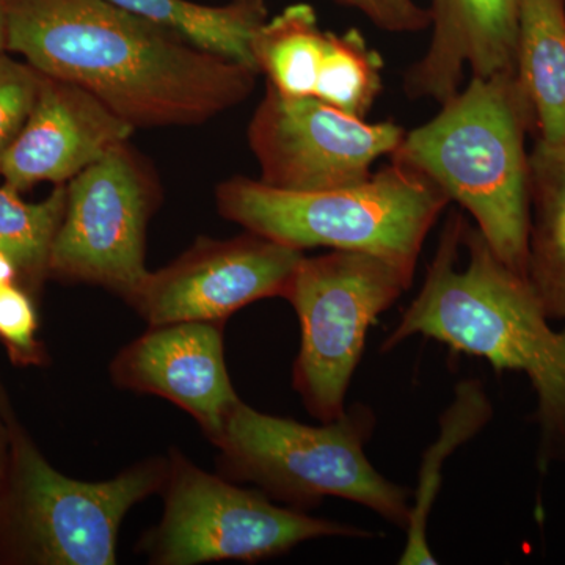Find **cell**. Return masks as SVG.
Wrapping results in <instances>:
<instances>
[{
  "mask_svg": "<svg viewBox=\"0 0 565 565\" xmlns=\"http://www.w3.org/2000/svg\"><path fill=\"white\" fill-rule=\"evenodd\" d=\"M7 51L136 129L202 125L244 103L259 76L110 0H7Z\"/></svg>",
  "mask_w": 565,
  "mask_h": 565,
  "instance_id": "6da1fadb",
  "label": "cell"
},
{
  "mask_svg": "<svg viewBox=\"0 0 565 565\" xmlns=\"http://www.w3.org/2000/svg\"><path fill=\"white\" fill-rule=\"evenodd\" d=\"M415 334L484 359L498 373L525 374L537 397L539 470L564 459L565 326L553 329L526 277L459 212L449 214L422 289L382 351Z\"/></svg>",
  "mask_w": 565,
  "mask_h": 565,
  "instance_id": "7a4b0ae2",
  "label": "cell"
},
{
  "mask_svg": "<svg viewBox=\"0 0 565 565\" xmlns=\"http://www.w3.org/2000/svg\"><path fill=\"white\" fill-rule=\"evenodd\" d=\"M437 115L405 131L392 161L434 181L468 211L494 255L525 277L533 109L514 74L471 76Z\"/></svg>",
  "mask_w": 565,
  "mask_h": 565,
  "instance_id": "3957f363",
  "label": "cell"
},
{
  "mask_svg": "<svg viewBox=\"0 0 565 565\" xmlns=\"http://www.w3.org/2000/svg\"><path fill=\"white\" fill-rule=\"evenodd\" d=\"M215 200L223 218L275 243L367 253L412 274L427 234L451 203L429 178L394 161L370 180L318 192L234 177L218 185Z\"/></svg>",
  "mask_w": 565,
  "mask_h": 565,
  "instance_id": "277c9868",
  "label": "cell"
},
{
  "mask_svg": "<svg viewBox=\"0 0 565 565\" xmlns=\"http://www.w3.org/2000/svg\"><path fill=\"white\" fill-rule=\"evenodd\" d=\"M169 457L134 465L109 481L62 475L11 418L9 473L0 490V556L36 565H114L126 514L162 492Z\"/></svg>",
  "mask_w": 565,
  "mask_h": 565,
  "instance_id": "5b68a950",
  "label": "cell"
},
{
  "mask_svg": "<svg viewBox=\"0 0 565 565\" xmlns=\"http://www.w3.org/2000/svg\"><path fill=\"white\" fill-rule=\"evenodd\" d=\"M374 426L366 407L308 426L262 414L241 401L214 445L230 478L258 484L278 500L307 508L327 497L343 498L405 530L412 511L408 490L379 473L364 452Z\"/></svg>",
  "mask_w": 565,
  "mask_h": 565,
  "instance_id": "8992f818",
  "label": "cell"
},
{
  "mask_svg": "<svg viewBox=\"0 0 565 565\" xmlns=\"http://www.w3.org/2000/svg\"><path fill=\"white\" fill-rule=\"evenodd\" d=\"M414 275L367 253L303 256L281 297L300 322L292 385L308 414L322 423L344 415L367 332L411 288Z\"/></svg>",
  "mask_w": 565,
  "mask_h": 565,
  "instance_id": "52a82bcc",
  "label": "cell"
},
{
  "mask_svg": "<svg viewBox=\"0 0 565 565\" xmlns=\"http://www.w3.org/2000/svg\"><path fill=\"white\" fill-rule=\"evenodd\" d=\"M169 462L161 523L140 545L151 563H255L313 539L371 535L362 527L280 508L266 493L207 473L181 452L172 451Z\"/></svg>",
  "mask_w": 565,
  "mask_h": 565,
  "instance_id": "ba28073f",
  "label": "cell"
},
{
  "mask_svg": "<svg viewBox=\"0 0 565 565\" xmlns=\"http://www.w3.org/2000/svg\"><path fill=\"white\" fill-rule=\"evenodd\" d=\"M159 203L158 182L129 143L107 152L66 182L50 277L103 286L129 302L150 274L145 245Z\"/></svg>",
  "mask_w": 565,
  "mask_h": 565,
  "instance_id": "9c48e42d",
  "label": "cell"
},
{
  "mask_svg": "<svg viewBox=\"0 0 565 565\" xmlns=\"http://www.w3.org/2000/svg\"><path fill=\"white\" fill-rule=\"evenodd\" d=\"M404 136L396 122H370L316 98L281 95L270 84L248 125L258 180L294 192L370 180L374 163L392 158Z\"/></svg>",
  "mask_w": 565,
  "mask_h": 565,
  "instance_id": "30bf717a",
  "label": "cell"
},
{
  "mask_svg": "<svg viewBox=\"0 0 565 565\" xmlns=\"http://www.w3.org/2000/svg\"><path fill=\"white\" fill-rule=\"evenodd\" d=\"M303 252L247 232L202 239L148 274L129 305L150 327L223 322L256 300L281 297Z\"/></svg>",
  "mask_w": 565,
  "mask_h": 565,
  "instance_id": "8fae6325",
  "label": "cell"
},
{
  "mask_svg": "<svg viewBox=\"0 0 565 565\" xmlns=\"http://www.w3.org/2000/svg\"><path fill=\"white\" fill-rule=\"evenodd\" d=\"M115 385L169 399L215 444L241 403L226 370L223 322L152 326L110 364Z\"/></svg>",
  "mask_w": 565,
  "mask_h": 565,
  "instance_id": "7c38bea8",
  "label": "cell"
},
{
  "mask_svg": "<svg viewBox=\"0 0 565 565\" xmlns=\"http://www.w3.org/2000/svg\"><path fill=\"white\" fill-rule=\"evenodd\" d=\"M137 129L90 92L44 76L31 115L3 161V184L25 192L41 182L65 184L128 143Z\"/></svg>",
  "mask_w": 565,
  "mask_h": 565,
  "instance_id": "4fadbf2b",
  "label": "cell"
},
{
  "mask_svg": "<svg viewBox=\"0 0 565 565\" xmlns=\"http://www.w3.org/2000/svg\"><path fill=\"white\" fill-rule=\"evenodd\" d=\"M522 0H433V39L404 74L411 99L448 102L460 90L465 68L471 76L515 73Z\"/></svg>",
  "mask_w": 565,
  "mask_h": 565,
  "instance_id": "5bb4252c",
  "label": "cell"
},
{
  "mask_svg": "<svg viewBox=\"0 0 565 565\" xmlns=\"http://www.w3.org/2000/svg\"><path fill=\"white\" fill-rule=\"evenodd\" d=\"M526 280L546 316L565 321V141L530 152Z\"/></svg>",
  "mask_w": 565,
  "mask_h": 565,
  "instance_id": "9a60e30c",
  "label": "cell"
},
{
  "mask_svg": "<svg viewBox=\"0 0 565 565\" xmlns=\"http://www.w3.org/2000/svg\"><path fill=\"white\" fill-rule=\"evenodd\" d=\"M515 76L545 143L565 141V0H522Z\"/></svg>",
  "mask_w": 565,
  "mask_h": 565,
  "instance_id": "2e32d148",
  "label": "cell"
},
{
  "mask_svg": "<svg viewBox=\"0 0 565 565\" xmlns=\"http://www.w3.org/2000/svg\"><path fill=\"white\" fill-rule=\"evenodd\" d=\"M193 46L256 68L253 41L267 21L266 0H233L210 7L189 0H110ZM259 73V71H258Z\"/></svg>",
  "mask_w": 565,
  "mask_h": 565,
  "instance_id": "e0dca14e",
  "label": "cell"
},
{
  "mask_svg": "<svg viewBox=\"0 0 565 565\" xmlns=\"http://www.w3.org/2000/svg\"><path fill=\"white\" fill-rule=\"evenodd\" d=\"M330 32L308 3H296L264 22L253 41L256 68L281 95L315 98Z\"/></svg>",
  "mask_w": 565,
  "mask_h": 565,
  "instance_id": "ac0fdd59",
  "label": "cell"
},
{
  "mask_svg": "<svg viewBox=\"0 0 565 565\" xmlns=\"http://www.w3.org/2000/svg\"><path fill=\"white\" fill-rule=\"evenodd\" d=\"M492 412V404L479 382H460L456 390L455 403L441 416L440 435L424 456L415 504L412 505L411 519L405 527L407 542L399 564H437L427 542V520L435 498L440 492L441 468L446 457L451 456L460 445L470 440L489 423Z\"/></svg>",
  "mask_w": 565,
  "mask_h": 565,
  "instance_id": "d6986e66",
  "label": "cell"
},
{
  "mask_svg": "<svg viewBox=\"0 0 565 565\" xmlns=\"http://www.w3.org/2000/svg\"><path fill=\"white\" fill-rule=\"evenodd\" d=\"M66 207V182L55 185L47 199L28 203L20 192L0 185V250L20 269L22 288L35 291L50 277L52 244Z\"/></svg>",
  "mask_w": 565,
  "mask_h": 565,
  "instance_id": "ffe728a7",
  "label": "cell"
},
{
  "mask_svg": "<svg viewBox=\"0 0 565 565\" xmlns=\"http://www.w3.org/2000/svg\"><path fill=\"white\" fill-rule=\"evenodd\" d=\"M382 70L381 54L356 29L343 35L330 32L315 98L366 120L382 92Z\"/></svg>",
  "mask_w": 565,
  "mask_h": 565,
  "instance_id": "44dd1931",
  "label": "cell"
},
{
  "mask_svg": "<svg viewBox=\"0 0 565 565\" xmlns=\"http://www.w3.org/2000/svg\"><path fill=\"white\" fill-rule=\"evenodd\" d=\"M43 74L28 62L0 54V173L39 96Z\"/></svg>",
  "mask_w": 565,
  "mask_h": 565,
  "instance_id": "7402d4cb",
  "label": "cell"
},
{
  "mask_svg": "<svg viewBox=\"0 0 565 565\" xmlns=\"http://www.w3.org/2000/svg\"><path fill=\"white\" fill-rule=\"evenodd\" d=\"M0 341L11 362L20 366H36L46 360L32 294L18 282L0 289Z\"/></svg>",
  "mask_w": 565,
  "mask_h": 565,
  "instance_id": "603a6c76",
  "label": "cell"
},
{
  "mask_svg": "<svg viewBox=\"0 0 565 565\" xmlns=\"http://www.w3.org/2000/svg\"><path fill=\"white\" fill-rule=\"evenodd\" d=\"M338 3L362 11L377 28L386 32H419L430 25L429 10L414 0H337Z\"/></svg>",
  "mask_w": 565,
  "mask_h": 565,
  "instance_id": "cb8c5ba5",
  "label": "cell"
},
{
  "mask_svg": "<svg viewBox=\"0 0 565 565\" xmlns=\"http://www.w3.org/2000/svg\"><path fill=\"white\" fill-rule=\"evenodd\" d=\"M11 457V415L0 394V490L9 473Z\"/></svg>",
  "mask_w": 565,
  "mask_h": 565,
  "instance_id": "d4e9b609",
  "label": "cell"
},
{
  "mask_svg": "<svg viewBox=\"0 0 565 565\" xmlns=\"http://www.w3.org/2000/svg\"><path fill=\"white\" fill-rule=\"evenodd\" d=\"M20 282V269L10 255L0 250V289Z\"/></svg>",
  "mask_w": 565,
  "mask_h": 565,
  "instance_id": "484cf974",
  "label": "cell"
},
{
  "mask_svg": "<svg viewBox=\"0 0 565 565\" xmlns=\"http://www.w3.org/2000/svg\"><path fill=\"white\" fill-rule=\"evenodd\" d=\"M9 39V18H7V0H0V54L7 51Z\"/></svg>",
  "mask_w": 565,
  "mask_h": 565,
  "instance_id": "4316f807",
  "label": "cell"
}]
</instances>
